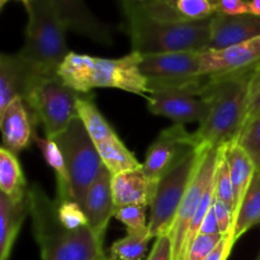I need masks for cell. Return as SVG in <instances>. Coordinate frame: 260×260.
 I'll return each mask as SVG.
<instances>
[{
    "label": "cell",
    "mask_w": 260,
    "mask_h": 260,
    "mask_svg": "<svg viewBox=\"0 0 260 260\" xmlns=\"http://www.w3.org/2000/svg\"><path fill=\"white\" fill-rule=\"evenodd\" d=\"M119 9L135 52L149 55L210 47L211 19L185 20L169 0H123Z\"/></svg>",
    "instance_id": "cell-1"
},
{
    "label": "cell",
    "mask_w": 260,
    "mask_h": 260,
    "mask_svg": "<svg viewBox=\"0 0 260 260\" xmlns=\"http://www.w3.org/2000/svg\"><path fill=\"white\" fill-rule=\"evenodd\" d=\"M253 66L207 76L201 96L208 104V113L193 134L198 147L220 149L238 140L245 119Z\"/></svg>",
    "instance_id": "cell-2"
},
{
    "label": "cell",
    "mask_w": 260,
    "mask_h": 260,
    "mask_svg": "<svg viewBox=\"0 0 260 260\" xmlns=\"http://www.w3.org/2000/svg\"><path fill=\"white\" fill-rule=\"evenodd\" d=\"M28 211L41 260H107L103 240L90 226L69 230L57 216V206L35 183L28 188Z\"/></svg>",
    "instance_id": "cell-3"
},
{
    "label": "cell",
    "mask_w": 260,
    "mask_h": 260,
    "mask_svg": "<svg viewBox=\"0 0 260 260\" xmlns=\"http://www.w3.org/2000/svg\"><path fill=\"white\" fill-rule=\"evenodd\" d=\"M140 63L141 53L135 51L119 58L70 52L58 68L57 75L80 94H89L96 88H114L146 98L149 88Z\"/></svg>",
    "instance_id": "cell-4"
},
{
    "label": "cell",
    "mask_w": 260,
    "mask_h": 260,
    "mask_svg": "<svg viewBox=\"0 0 260 260\" xmlns=\"http://www.w3.org/2000/svg\"><path fill=\"white\" fill-rule=\"evenodd\" d=\"M28 22L20 57L41 75H57L71 52L66 45V28L50 0H33L27 8Z\"/></svg>",
    "instance_id": "cell-5"
},
{
    "label": "cell",
    "mask_w": 260,
    "mask_h": 260,
    "mask_svg": "<svg viewBox=\"0 0 260 260\" xmlns=\"http://www.w3.org/2000/svg\"><path fill=\"white\" fill-rule=\"evenodd\" d=\"M78 93L58 75H41L33 73L23 95L33 122L41 123L45 136L55 140L78 117Z\"/></svg>",
    "instance_id": "cell-6"
},
{
    "label": "cell",
    "mask_w": 260,
    "mask_h": 260,
    "mask_svg": "<svg viewBox=\"0 0 260 260\" xmlns=\"http://www.w3.org/2000/svg\"><path fill=\"white\" fill-rule=\"evenodd\" d=\"M55 141L65 157L70 179L71 200L83 207L89 188L106 169L80 117H75Z\"/></svg>",
    "instance_id": "cell-7"
},
{
    "label": "cell",
    "mask_w": 260,
    "mask_h": 260,
    "mask_svg": "<svg viewBox=\"0 0 260 260\" xmlns=\"http://www.w3.org/2000/svg\"><path fill=\"white\" fill-rule=\"evenodd\" d=\"M202 151L203 147L190 151L157 182L154 200L150 206L151 212L149 231L152 238H157L162 234H170L178 208L192 180Z\"/></svg>",
    "instance_id": "cell-8"
},
{
    "label": "cell",
    "mask_w": 260,
    "mask_h": 260,
    "mask_svg": "<svg viewBox=\"0 0 260 260\" xmlns=\"http://www.w3.org/2000/svg\"><path fill=\"white\" fill-rule=\"evenodd\" d=\"M203 51L149 53L141 55L142 75L147 80L149 94L162 88L189 85L203 80ZM147 94V95H149Z\"/></svg>",
    "instance_id": "cell-9"
},
{
    "label": "cell",
    "mask_w": 260,
    "mask_h": 260,
    "mask_svg": "<svg viewBox=\"0 0 260 260\" xmlns=\"http://www.w3.org/2000/svg\"><path fill=\"white\" fill-rule=\"evenodd\" d=\"M218 151H220V149H216V147H203L200 161L196 167L192 180H190L187 192H185L182 203L178 208L177 216H175L172 230H170V238H172L173 245V260H185L184 248L188 230H189L190 222L194 217L196 211L200 206L206 189L215 179Z\"/></svg>",
    "instance_id": "cell-10"
},
{
    "label": "cell",
    "mask_w": 260,
    "mask_h": 260,
    "mask_svg": "<svg viewBox=\"0 0 260 260\" xmlns=\"http://www.w3.org/2000/svg\"><path fill=\"white\" fill-rule=\"evenodd\" d=\"M203 80L189 85L152 90L146 96L147 108L155 116L167 117L177 124H201L208 113V104L201 96Z\"/></svg>",
    "instance_id": "cell-11"
},
{
    "label": "cell",
    "mask_w": 260,
    "mask_h": 260,
    "mask_svg": "<svg viewBox=\"0 0 260 260\" xmlns=\"http://www.w3.org/2000/svg\"><path fill=\"white\" fill-rule=\"evenodd\" d=\"M194 149H198L194 135L188 132L184 124L174 123L162 129L150 145L142 162V172L150 182L157 184L165 173Z\"/></svg>",
    "instance_id": "cell-12"
},
{
    "label": "cell",
    "mask_w": 260,
    "mask_h": 260,
    "mask_svg": "<svg viewBox=\"0 0 260 260\" xmlns=\"http://www.w3.org/2000/svg\"><path fill=\"white\" fill-rule=\"evenodd\" d=\"M68 30L78 33L99 45L113 43V28L93 14L85 0H50Z\"/></svg>",
    "instance_id": "cell-13"
},
{
    "label": "cell",
    "mask_w": 260,
    "mask_h": 260,
    "mask_svg": "<svg viewBox=\"0 0 260 260\" xmlns=\"http://www.w3.org/2000/svg\"><path fill=\"white\" fill-rule=\"evenodd\" d=\"M260 36V17L253 14L226 15L217 13L211 18L208 50H223Z\"/></svg>",
    "instance_id": "cell-14"
},
{
    "label": "cell",
    "mask_w": 260,
    "mask_h": 260,
    "mask_svg": "<svg viewBox=\"0 0 260 260\" xmlns=\"http://www.w3.org/2000/svg\"><path fill=\"white\" fill-rule=\"evenodd\" d=\"M260 60V36L223 50H206L202 53L203 74L229 73L249 68Z\"/></svg>",
    "instance_id": "cell-15"
},
{
    "label": "cell",
    "mask_w": 260,
    "mask_h": 260,
    "mask_svg": "<svg viewBox=\"0 0 260 260\" xmlns=\"http://www.w3.org/2000/svg\"><path fill=\"white\" fill-rule=\"evenodd\" d=\"M3 146L14 154L29 147L36 134L32 116L22 98H17L0 113Z\"/></svg>",
    "instance_id": "cell-16"
},
{
    "label": "cell",
    "mask_w": 260,
    "mask_h": 260,
    "mask_svg": "<svg viewBox=\"0 0 260 260\" xmlns=\"http://www.w3.org/2000/svg\"><path fill=\"white\" fill-rule=\"evenodd\" d=\"M83 210L88 217L89 226L99 238L104 239L109 221L112 216H114L116 210L112 197V174L107 168L89 188Z\"/></svg>",
    "instance_id": "cell-17"
},
{
    "label": "cell",
    "mask_w": 260,
    "mask_h": 260,
    "mask_svg": "<svg viewBox=\"0 0 260 260\" xmlns=\"http://www.w3.org/2000/svg\"><path fill=\"white\" fill-rule=\"evenodd\" d=\"M156 185L145 177L142 169L112 175L114 208L124 206H151Z\"/></svg>",
    "instance_id": "cell-18"
},
{
    "label": "cell",
    "mask_w": 260,
    "mask_h": 260,
    "mask_svg": "<svg viewBox=\"0 0 260 260\" xmlns=\"http://www.w3.org/2000/svg\"><path fill=\"white\" fill-rule=\"evenodd\" d=\"M36 73L19 53L0 56V113L17 98H23L32 74Z\"/></svg>",
    "instance_id": "cell-19"
},
{
    "label": "cell",
    "mask_w": 260,
    "mask_h": 260,
    "mask_svg": "<svg viewBox=\"0 0 260 260\" xmlns=\"http://www.w3.org/2000/svg\"><path fill=\"white\" fill-rule=\"evenodd\" d=\"M28 211L27 200L14 202L0 193V260H9Z\"/></svg>",
    "instance_id": "cell-20"
},
{
    "label": "cell",
    "mask_w": 260,
    "mask_h": 260,
    "mask_svg": "<svg viewBox=\"0 0 260 260\" xmlns=\"http://www.w3.org/2000/svg\"><path fill=\"white\" fill-rule=\"evenodd\" d=\"M226 157H228L229 169H230L231 183L234 188V196H235V213L234 218L236 220L239 210L243 205L245 196L250 188L253 178L255 175V168L253 161L246 154L245 150L240 146L236 141L225 146ZM235 225V223H234Z\"/></svg>",
    "instance_id": "cell-21"
},
{
    "label": "cell",
    "mask_w": 260,
    "mask_h": 260,
    "mask_svg": "<svg viewBox=\"0 0 260 260\" xmlns=\"http://www.w3.org/2000/svg\"><path fill=\"white\" fill-rule=\"evenodd\" d=\"M28 184L17 154L4 146L0 149V193L14 202L27 200Z\"/></svg>",
    "instance_id": "cell-22"
},
{
    "label": "cell",
    "mask_w": 260,
    "mask_h": 260,
    "mask_svg": "<svg viewBox=\"0 0 260 260\" xmlns=\"http://www.w3.org/2000/svg\"><path fill=\"white\" fill-rule=\"evenodd\" d=\"M33 142L41 150L48 167L52 168L53 172H55L56 187H57L56 202L71 200L70 179H69L68 168H66L65 157H63L58 144L55 140H50L47 137H40L37 132L33 136Z\"/></svg>",
    "instance_id": "cell-23"
},
{
    "label": "cell",
    "mask_w": 260,
    "mask_h": 260,
    "mask_svg": "<svg viewBox=\"0 0 260 260\" xmlns=\"http://www.w3.org/2000/svg\"><path fill=\"white\" fill-rule=\"evenodd\" d=\"M260 225V175L255 174L234 225V240L245 235L253 226Z\"/></svg>",
    "instance_id": "cell-24"
},
{
    "label": "cell",
    "mask_w": 260,
    "mask_h": 260,
    "mask_svg": "<svg viewBox=\"0 0 260 260\" xmlns=\"http://www.w3.org/2000/svg\"><path fill=\"white\" fill-rule=\"evenodd\" d=\"M151 239L149 229L144 231H127L124 238L117 240L111 246L108 260H141L146 254Z\"/></svg>",
    "instance_id": "cell-25"
},
{
    "label": "cell",
    "mask_w": 260,
    "mask_h": 260,
    "mask_svg": "<svg viewBox=\"0 0 260 260\" xmlns=\"http://www.w3.org/2000/svg\"><path fill=\"white\" fill-rule=\"evenodd\" d=\"M215 197L228 205L233 213H235V196H234L233 183H231L230 169H229L228 157L225 146L220 147L217 159V168L215 174ZM235 221V218H234Z\"/></svg>",
    "instance_id": "cell-26"
},
{
    "label": "cell",
    "mask_w": 260,
    "mask_h": 260,
    "mask_svg": "<svg viewBox=\"0 0 260 260\" xmlns=\"http://www.w3.org/2000/svg\"><path fill=\"white\" fill-rule=\"evenodd\" d=\"M178 14L185 20L211 19L217 14L215 0H169Z\"/></svg>",
    "instance_id": "cell-27"
},
{
    "label": "cell",
    "mask_w": 260,
    "mask_h": 260,
    "mask_svg": "<svg viewBox=\"0 0 260 260\" xmlns=\"http://www.w3.org/2000/svg\"><path fill=\"white\" fill-rule=\"evenodd\" d=\"M236 142L251 159L255 174L260 175V114L243 127Z\"/></svg>",
    "instance_id": "cell-28"
},
{
    "label": "cell",
    "mask_w": 260,
    "mask_h": 260,
    "mask_svg": "<svg viewBox=\"0 0 260 260\" xmlns=\"http://www.w3.org/2000/svg\"><path fill=\"white\" fill-rule=\"evenodd\" d=\"M56 206H57L58 220L66 229L79 230V229L89 226L88 217H86L83 207L78 202L68 200L62 201V202H56Z\"/></svg>",
    "instance_id": "cell-29"
},
{
    "label": "cell",
    "mask_w": 260,
    "mask_h": 260,
    "mask_svg": "<svg viewBox=\"0 0 260 260\" xmlns=\"http://www.w3.org/2000/svg\"><path fill=\"white\" fill-rule=\"evenodd\" d=\"M114 217L126 226L127 231H144L149 229V222H146V207L144 206L116 208Z\"/></svg>",
    "instance_id": "cell-30"
},
{
    "label": "cell",
    "mask_w": 260,
    "mask_h": 260,
    "mask_svg": "<svg viewBox=\"0 0 260 260\" xmlns=\"http://www.w3.org/2000/svg\"><path fill=\"white\" fill-rule=\"evenodd\" d=\"M260 114V60L254 63L248 86V99L244 126ZM243 126V127H244Z\"/></svg>",
    "instance_id": "cell-31"
},
{
    "label": "cell",
    "mask_w": 260,
    "mask_h": 260,
    "mask_svg": "<svg viewBox=\"0 0 260 260\" xmlns=\"http://www.w3.org/2000/svg\"><path fill=\"white\" fill-rule=\"evenodd\" d=\"M222 235L198 234V236L188 250L187 260H205L208 256V254L222 240Z\"/></svg>",
    "instance_id": "cell-32"
},
{
    "label": "cell",
    "mask_w": 260,
    "mask_h": 260,
    "mask_svg": "<svg viewBox=\"0 0 260 260\" xmlns=\"http://www.w3.org/2000/svg\"><path fill=\"white\" fill-rule=\"evenodd\" d=\"M213 210H215L216 218H217L221 235H233L234 223H235V221H234V213L233 211H231V208L215 197V200H213Z\"/></svg>",
    "instance_id": "cell-33"
},
{
    "label": "cell",
    "mask_w": 260,
    "mask_h": 260,
    "mask_svg": "<svg viewBox=\"0 0 260 260\" xmlns=\"http://www.w3.org/2000/svg\"><path fill=\"white\" fill-rule=\"evenodd\" d=\"M146 260H173V245L170 234H162L155 238V243Z\"/></svg>",
    "instance_id": "cell-34"
},
{
    "label": "cell",
    "mask_w": 260,
    "mask_h": 260,
    "mask_svg": "<svg viewBox=\"0 0 260 260\" xmlns=\"http://www.w3.org/2000/svg\"><path fill=\"white\" fill-rule=\"evenodd\" d=\"M217 13L226 15L249 14L248 0H215Z\"/></svg>",
    "instance_id": "cell-35"
},
{
    "label": "cell",
    "mask_w": 260,
    "mask_h": 260,
    "mask_svg": "<svg viewBox=\"0 0 260 260\" xmlns=\"http://www.w3.org/2000/svg\"><path fill=\"white\" fill-rule=\"evenodd\" d=\"M233 235L223 236L222 240L218 243V245L208 254V256L205 260H228L233 251L234 245H235Z\"/></svg>",
    "instance_id": "cell-36"
},
{
    "label": "cell",
    "mask_w": 260,
    "mask_h": 260,
    "mask_svg": "<svg viewBox=\"0 0 260 260\" xmlns=\"http://www.w3.org/2000/svg\"><path fill=\"white\" fill-rule=\"evenodd\" d=\"M200 234H207V235H221L217 218H216L215 210H213V205L212 207H211L210 212H208L207 216H206L202 226H201Z\"/></svg>",
    "instance_id": "cell-37"
},
{
    "label": "cell",
    "mask_w": 260,
    "mask_h": 260,
    "mask_svg": "<svg viewBox=\"0 0 260 260\" xmlns=\"http://www.w3.org/2000/svg\"><path fill=\"white\" fill-rule=\"evenodd\" d=\"M249 14L260 17V0H248Z\"/></svg>",
    "instance_id": "cell-38"
},
{
    "label": "cell",
    "mask_w": 260,
    "mask_h": 260,
    "mask_svg": "<svg viewBox=\"0 0 260 260\" xmlns=\"http://www.w3.org/2000/svg\"><path fill=\"white\" fill-rule=\"evenodd\" d=\"M9 2H12V0H0V10L4 9V7H5V5H7ZM15 2H20L23 5H24V8H27L28 5H29L30 3L33 2V0H15Z\"/></svg>",
    "instance_id": "cell-39"
},
{
    "label": "cell",
    "mask_w": 260,
    "mask_h": 260,
    "mask_svg": "<svg viewBox=\"0 0 260 260\" xmlns=\"http://www.w3.org/2000/svg\"><path fill=\"white\" fill-rule=\"evenodd\" d=\"M116 2H117V4H118V7H121V4L123 3V0H116Z\"/></svg>",
    "instance_id": "cell-40"
},
{
    "label": "cell",
    "mask_w": 260,
    "mask_h": 260,
    "mask_svg": "<svg viewBox=\"0 0 260 260\" xmlns=\"http://www.w3.org/2000/svg\"><path fill=\"white\" fill-rule=\"evenodd\" d=\"M131 2H146V0H131Z\"/></svg>",
    "instance_id": "cell-41"
},
{
    "label": "cell",
    "mask_w": 260,
    "mask_h": 260,
    "mask_svg": "<svg viewBox=\"0 0 260 260\" xmlns=\"http://www.w3.org/2000/svg\"><path fill=\"white\" fill-rule=\"evenodd\" d=\"M258 260H260V256H259V259H258Z\"/></svg>",
    "instance_id": "cell-42"
},
{
    "label": "cell",
    "mask_w": 260,
    "mask_h": 260,
    "mask_svg": "<svg viewBox=\"0 0 260 260\" xmlns=\"http://www.w3.org/2000/svg\"><path fill=\"white\" fill-rule=\"evenodd\" d=\"M107 260H108V259H107Z\"/></svg>",
    "instance_id": "cell-43"
}]
</instances>
